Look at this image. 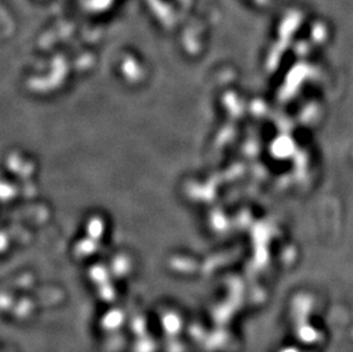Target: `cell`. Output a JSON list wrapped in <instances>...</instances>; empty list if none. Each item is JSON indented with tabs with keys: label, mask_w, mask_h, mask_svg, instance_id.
Listing matches in <instances>:
<instances>
[]
</instances>
